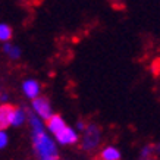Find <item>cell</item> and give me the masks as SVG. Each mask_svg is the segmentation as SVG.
I'll use <instances>...</instances> for the list:
<instances>
[{
	"mask_svg": "<svg viewBox=\"0 0 160 160\" xmlns=\"http://www.w3.org/2000/svg\"><path fill=\"white\" fill-rule=\"evenodd\" d=\"M156 157V144H146L140 150V159H153Z\"/></svg>",
	"mask_w": 160,
	"mask_h": 160,
	"instance_id": "obj_12",
	"label": "cell"
},
{
	"mask_svg": "<svg viewBox=\"0 0 160 160\" xmlns=\"http://www.w3.org/2000/svg\"><path fill=\"white\" fill-rule=\"evenodd\" d=\"M13 107L9 103H2L0 106V128H10V122H12V113H13Z\"/></svg>",
	"mask_w": 160,
	"mask_h": 160,
	"instance_id": "obj_7",
	"label": "cell"
},
{
	"mask_svg": "<svg viewBox=\"0 0 160 160\" xmlns=\"http://www.w3.org/2000/svg\"><path fill=\"white\" fill-rule=\"evenodd\" d=\"M2 50H3V54H5V56L9 59V60H12V62L19 60L21 56H22V50H21L19 46H16V44L10 43V41H6V43H3V47H2Z\"/></svg>",
	"mask_w": 160,
	"mask_h": 160,
	"instance_id": "obj_8",
	"label": "cell"
},
{
	"mask_svg": "<svg viewBox=\"0 0 160 160\" xmlns=\"http://www.w3.org/2000/svg\"><path fill=\"white\" fill-rule=\"evenodd\" d=\"M65 125H68L66 122H65V119H63L60 115H56L54 113L53 116L50 118L49 121H46V126H47V131L52 134V135H54L56 132H59L60 129H62Z\"/></svg>",
	"mask_w": 160,
	"mask_h": 160,
	"instance_id": "obj_10",
	"label": "cell"
},
{
	"mask_svg": "<svg viewBox=\"0 0 160 160\" xmlns=\"http://www.w3.org/2000/svg\"><path fill=\"white\" fill-rule=\"evenodd\" d=\"M75 128H77L78 131H79V134H81V132H82L84 129L87 128V122H84V121H78V122H77V125H75Z\"/></svg>",
	"mask_w": 160,
	"mask_h": 160,
	"instance_id": "obj_14",
	"label": "cell"
},
{
	"mask_svg": "<svg viewBox=\"0 0 160 160\" xmlns=\"http://www.w3.org/2000/svg\"><path fill=\"white\" fill-rule=\"evenodd\" d=\"M98 157L102 160H121L122 159V153L121 150L115 146H104L98 153Z\"/></svg>",
	"mask_w": 160,
	"mask_h": 160,
	"instance_id": "obj_9",
	"label": "cell"
},
{
	"mask_svg": "<svg viewBox=\"0 0 160 160\" xmlns=\"http://www.w3.org/2000/svg\"><path fill=\"white\" fill-rule=\"evenodd\" d=\"M28 126L31 132V148L35 157L40 160H58L60 146L47 131L46 121L37 116L31 109L28 115Z\"/></svg>",
	"mask_w": 160,
	"mask_h": 160,
	"instance_id": "obj_1",
	"label": "cell"
},
{
	"mask_svg": "<svg viewBox=\"0 0 160 160\" xmlns=\"http://www.w3.org/2000/svg\"><path fill=\"white\" fill-rule=\"evenodd\" d=\"M156 157H160V142L156 144Z\"/></svg>",
	"mask_w": 160,
	"mask_h": 160,
	"instance_id": "obj_15",
	"label": "cell"
},
{
	"mask_svg": "<svg viewBox=\"0 0 160 160\" xmlns=\"http://www.w3.org/2000/svg\"><path fill=\"white\" fill-rule=\"evenodd\" d=\"M102 144V128L90 122L87 123V128L81 132V138H79V147L81 150L85 153H94Z\"/></svg>",
	"mask_w": 160,
	"mask_h": 160,
	"instance_id": "obj_2",
	"label": "cell"
},
{
	"mask_svg": "<svg viewBox=\"0 0 160 160\" xmlns=\"http://www.w3.org/2000/svg\"><path fill=\"white\" fill-rule=\"evenodd\" d=\"M53 137L60 147H71V146H77L78 142H79L81 134H79V131H78L77 128L65 125L62 129L59 132H56Z\"/></svg>",
	"mask_w": 160,
	"mask_h": 160,
	"instance_id": "obj_3",
	"label": "cell"
},
{
	"mask_svg": "<svg viewBox=\"0 0 160 160\" xmlns=\"http://www.w3.org/2000/svg\"><path fill=\"white\" fill-rule=\"evenodd\" d=\"M28 115H29V110H27V109H24L21 106H15L13 113H12L10 128H21L25 123H28Z\"/></svg>",
	"mask_w": 160,
	"mask_h": 160,
	"instance_id": "obj_6",
	"label": "cell"
},
{
	"mask_svg": "<svg viewBox=\"0 0 160 160\" xmlns=\"http://www.w3.org/2000/svg\"><path fill=\"white\" fill-rule=\"evenodd\" d=\"M31 110L34 112L37 116H40L43 121H49L54 115L52 102L46 96H38L37 98L31 100Z\"/></svg>",
	"mask_w": 160,
	"mask_h": 160,
	"instance_id": "obj_4",
	"label": "cell"
},
{
	"mask_svg": "<svg viewBox=\"0 0 160 160\" xmlns=\"http://www.w3.org/2000/svg\"><path fill=\"white\" fill-rule=\"evenodd\" d=\"M12 35H13V29H12V27L9 24H5V22L0 24V41L2 43L10 41Z\"/></svg>",
	"mask_w": 160,
	"mask_h": 160,
	"instance_id": "obj_11",
	"label": "cell"
},
{
	"mask_svg": "<svg viewBox=\"0 0 160 160\" xmlns=\"http://www.w3.org/2000/svg\"><path fill=\"white\" fill-rule=\"evenodd\" d=\"M8 144H9V135H8V132H6V129H0V148L3 150V148H6L8 147Z\"/></svg>",
	"mask_w": 160,
	"mask_h": 160,
	"instance_id": "obj_13",
	"label": "cell"
},
{
	"mask_svg": "<svg viewBox=\"0 0 160 160\" xmlns=\"http://www.w3.org/2000/svg\"><path fill=\"white\" fill-rule=\"evenodd\" d=\"M21 91L24 94V97L31 102L38 96H41V84L35 78H25L21 82Z\"/></svg>",
	"mask_w": 160,
	"mask_h": 160,
	"instance_id": "obj_5",
	"label": "cell"
},
{
	"mask_svg": "<svg viewBox=\"0 0 160 160\" xmlns=\"http://www.w3.org/2000/svg\"><path fill=\"white\" fill-rule=\"evenodd\" d=\"M8 97H9V96L3 92V94H2V103H8Z\"/></svg>",
	"mask_w": 160,
	"mask_h": 160,
	"instance_id": "obj_16",
	"label": "cell"
}]
</instances>
